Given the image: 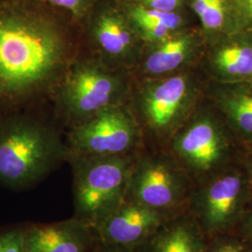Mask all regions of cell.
<instances>
[{
    "label": "cell",
    "instance_id": "ac0fdd59",
    "mask_svg": "<svg viewBox=\"0 0 252 252\" xmlns=\"http://www.w3.org/2000/svg\"><path fill=\"white\" fill-rule=\"evenodd\" d=\"M191 5L206 28L214 30L222 27L225 21L223 0H191Z\"/></svg>",
    "mask_w": 252,
    "mask_h": 252
},
{
    "label": "cell",
    "instance_id": "8fae6325",
    "mask_svg": "<svg viewBox=\"0 0 252 252\" xmlns=\"http://www.w3.org/2000/svg\"><path fill=\"white\" fill-rule=\"evenodd\" d=\"M191 54V39L178 32L166 39L145 44L138 61L131 71L133 80H149L178 73Z\"/></svg>",
    "mask_w": 252,
    "mask_h": 252
},
{
    "label": "cell",
    "instance_id": "ba28073f",
    "mask_svg": "<svg viewBox=\"0 0 252 252\" xmlns=\"http://www.w3.org/2000/svg\"><path fill=\"white\" fill-rule=\"evenodd\" d=\"M181 195L180 175L167 160L152 156L135 158L127 197L164 214L179 204Z\"/></svg>",
    "mask_w": 252,
    "mask_h": 252
},
{
    "label": "cell",
    "instance_id": "e0dca14e",
    "mask_svg": "<svg viewBox=\"0 0 252 252\" xmlns=\"http://www.w3.org/2000/svg\"><path fill=\"white\" fill-rule=\"evenodd\" d=\"M223 108L241 131L252 134V94L234 93L223 99Z\"/></svg>",
    "mask_w": 252,
    "mask_h": 252
},
{
    "label": "cell",
    "instance_id": "30bf717a",
    "mask_svg": "<svg viewBox=\"0 0 252 252\" xmlns=\"http://www.w3.org/2000/svg\"><path fill=\"white\" fill-rule=\"evenodd\" d=\"M95 244L93 230L75 217L26 228L25 252H93Z\"/></svg>",
    "mask_w": 252,
    "mask_h": 252
},
{
    "label": "cell",
    "instance_id": "d4e9b609",
    "mask_svg": "<svg viewBox=\"0 0 252 252\" xmlns=\"http://www.w3.org/2000/svg\"><path fill=\"white\" fill-rule=\"evenodd\" d=\"M247 230H248V233L249 235L251 236V238L252 239V214L249 218L248 220V223H247Z\"/></svg>",
    "mask_w": 252,
    "mask_h": 252
},
{
    "label": "cell",
    "instance_id": "cb8c5ba5",
    "mask_svg": "<svg viewBox=\"0 0 252 252\" xmlns=\"http://www.w3.org/2000/svg\"><path fill=\"white\" fill-rule=\"evenodd\" d=\"M232 245H224L221 247H219L214 252H231Z\"/></svg>",
    "mask_w": 252,
    "mask_h": 252
},
{
    "label": "cell",
    "instance_id": "3957f363",
    "mask_svg": "<svg viewBox=\"0 0 252 252\" xmlns=\"http://www.w3.org/2000/svg\"><path fill=\"white\" fill-rule=\"evenodd\" d=\"M133 82L130 73L83 48L52 95L55 119L69 129L105 108L126 104Z\"/></svg>",
    "mask_w": 252,
    "mask_h": 252
},
{
    "label": "cell",
    "instance_id": "ffe728a7",
    "mask_svg": "<svg viewBox=\"0 0 252 252\" xmlns=\"http://www.w3.org/2000/svg\"><path fill=\"white\" fill-rule=\"evenodd\" d=\"M27 224L0 228V252H25Z\"/></svg>",
    "mask_w": 252,
    "mask_h": 252
},
{
    "label": "cell",
    "instance_id": "44dd1931",
    "mask_svg": "<svg viewBox=\"0 0 252 252\" xmlns=\"http://www.w3.org/2000/svg\"><path fill=\"white\" fill-rule=\"evenodd\" d=\"M132 3L141 5L149 9L165 12H177L181 6L182 0H132Z\"/></svg>",
    "mask_w": 252,
    "mask_h": 252
},
{
    "label": "cell",
    "instance_id": "5bb4252c",
    "mask_svg": "<svg viewBox=\"0 0 252 252\" xmlns=\"http://www.w3.org/2000/svg\"><path fill=\"white\" fill-rule=\"evenodd\" d=\"M127 18L143 44H153L180 32L183 18L178 12L149 9L130 1H121Z\"/></svg>",
    "mask_w": 252,
    "mask_h": 252
},
{
    "label": "cell",
    "instance_id": "52a82bcc",
    "mask_svg": "<svg viewBox=\"0 0 252 252\" xmlns=\"http://www.w3.org/2000/svg\"><path fill=\"white\" fill-rule=\"evenodd\" d=\"M189 96V78L183 73L134 81L127 106L140 129L170 135L180 124ZM142 132V131H141Z\"/></svg>",
    "mask_w": 252,
    "mask_h": 252
},
{
    "label": "cell",
    "instance_id": "9a60e30c",
    "mask_svg": "<svg viewBox=\"0 0 252 252\" xmlns=\"http://www.w3.org/2000/svg\"><path fill=\"white\" fill-rule=\"evenodd\" d=\"M146 252H200L198 238L185 222L161 226L147 239Z\"/></svg>",
    "mask_w": 252,
    "mask_h": 252
},
{
    "label": "cell",
    "instance_id": "4fadbf2b",
    "mask_svg": "<svg viewBox=\"0 0 252 252\" xmlns=\"http://www.w3.org/2000/svg\"><path fill=\"white\" fill-rule=\"evenodd\" d=\"M243 183L237 175H226L215 180L203 198V217L211 229L229 224L237 212L242 198Z\"/></svg>",
    "mask_w": 252,
    "mask_h": 252
},
{
    "label": "cell",
    "instance_id": "7a4b0ae2",
    "mask_svg": "<svg viewBox=\"0 0 252 252\" xmlns=\"http://www.w3.org/2000/svg\"><path fill=\"white\" fill-rule=\"evenodd\" d=\"M32 108L0 116V186L32 187L67 162L68 151L56 125Z\"/></svg>",
    "mask_w": 252,
    "mask_h": 252
},
{
    "label": "cell",
    "instance_id": "d6986e66",
    "mask_svg": "<svg viewBox=\"0 0 252 252\" xmlns=\"http://www.w3.org/2000/svg\"><path fill=\"white\" fill-rule=\"evenodd\" d=\"M54 9H61L71 16L80 26L89 16L98 0H32Z\"/></svg>",
    "mask_w": 252,
    "mask_h": 252
},
{
    "label": "cell",
    "instance_id": "6da1fadb",
    "mask_svg": "<svg viewBox=\"0 0 252 252\" xmlns=\"http://www.w3.org/2000/svg\"><path fill=\"white\" fill-rule=\"evenodd\" d=\"M32 0H0V116L52 95L83 49L81 27Z\"/></svg>",
    "mask_w": 252,
    "mask_h": 252
},
{
    "label": "cell",
    "instance_id": "8992f818",
    "mask_svg": "<svg viewBox=\"0 0 252 252\" xmlns=\"http://www.w3.org/2000/svg\"><path fill=\"white\" fill-rule=\"evenodd\" d=\"M142 132L127 104L105 108L68 129V157L134 155Z\"/></svg>",
    "mask_w": 252,
    "mask_h": 252
},
{
    "label": "cell",
    "instance_id": "2e32d148",
    "mask_svg": "<svg viewBox=\"0 0 252 252\" xmlns=\"http://www.w3.org/2000/svg\"><path fill=\"white\" fill-rule=\"evenodd\" d=\"M216 64L221 72L230 76L252 74V47L234 44L222 48L216 56Z\"/></svg>",
    "mask_w": 252,
    "mask_h": 252
},
{
    "label": "cell",
    "instance_id": "7402d4cb",
    "mask_svg": "<svg viewBox=\"0 0 252 252\" xmlns=\"http://www.w3.org/2000/svg\"><path fill=\"white\" fill-rule=\"evenodd\" d=\"M234 7L238 18L252 25V0H234Z\"/></svg>",
    "mask_w": 252,
    "mask_h": 252
},
{
    "label": "cell",
    "instance_id": "603a6c76",
    "mask_svg": "<svg viewBox=\"0 0 252 252\" xmlns=\"http://www.w3.org/2000/svg\"><path fill=\"white\" fill-rule=\"evenodd\" d=\"M93 252H134L133 251L124 249V248H119V247H112V246H107V245H102V244H95V247L94 249Z\"/></svg>",
    "mask_w": 252,
    "mask_h": 252
},
{
    "label": "cell",
    "instance_id": "7c38bea8",
    "mask_svg": "<svg viewBox=\"0 0 252 252\" xmlns=\"http://www.w3.org/2000/svg\"><path fill=\"white\" fill-rule=\"evenodd\" d=\"M173 149L180 159L190 166L207 170L220 161L224 145L212 123L199 121L175 135Z\"/></svg>",
    "mask_w": 252,
    "mask_h": 252
},
{
    "label": "cell",
    "instance_id": "9c48e42d",
    "mask_svg": "<svg viewBox=\"0 0 252 252\" xmlns=\"http://www.w3.org/2000/svg\"><path fill=\"white\" fill-rule=\"evenodd\" d=\"M163 221V213L126 196L93 232L97 243L134 251L149 239Z\"/></svg>",
    "mask_w": 252,
    "mask_h": 252
},
{
    "label": "cell",
    "instance_id": "277c9868",
    "mask_svg": "<svg viewBox=\"0 0 252 252\" xmlns=\"http://www.w3.org/2000/svg\"><path fill=\"white\" fill-rule=\"evenodd\" d=\"M134 155L70 156L75 218L93 230L126 198Z\"/></svg>",
    "mask_w": 252,
    "mask_h": 252
},
{
    "label": "cell",
    "instance_id": "5b68a950",
    "mask_svg": "<svg viewBox=\"0 0 252 252\" xmlns=\"http://www.w3.org/2000/svg\"><path fill=\"white\" fill-rule=\"evenodd\" d=\"M83 48L108 65L131 74L143 43L119 0H98L81 26Z\"/></svg>",
    "mask_w": 252,
    "mask_h": 252
}]
</instances>
